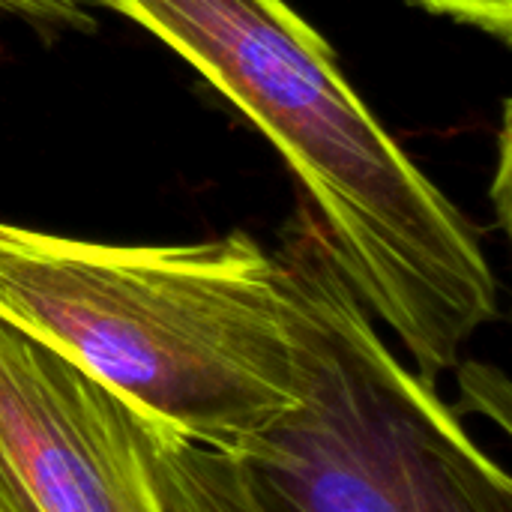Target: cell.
Listing matches in <instances>:
<instances>
[{
	"mask_svg": "<svg viewBox=\"0 0 512 512\" xmlns=\"http://www.w3.org/2000/svg\"><path fill=\"white\" fill-rule=\"evenodd\" d=\"M141 426L165 512H276L243 462L198 447L147 417Z\"/></svg>",
	"mask_w": 512,
	"mask_h": 512,
	"instance_id": "obj_5",
	"label": "cell"
},
{
	"mask_svg": "<svg viewBox=\"0 0 512 512\" xmlns=\"http://www.w3.org/2000/svg\"><path fill=\"white\" fill-rule=\"evenodd\" d=\"M276 512H512V483L384 339L336 258L318 273L297 402L240 459Z\"/></svg>",
	"mask_w": 512,
	"mask_h": 512,
	"instance_id": "obj_3",
	"label": "cell"
},
{
	"mask_svg": "<svg viewBox=\"0 0 512 512\" xmlns=\"http://www.w3.org/2000/svg\"><path fill=\"white\" fill-rule=\"evenodd\" d=\"M0 9L48 33L93 30V15L81 0H0Z\"/></svg>",
	"mask_w": 512,
	"mask_h": 512,
	"instance_id": "obj_7",
	"label": "cell"
},
{
	"mask_svg": "<svg viewBox=\"0 0 512 512\" xmlns=\"http://www.w3.org/2000/svg\"><path fill=\"white\" fill-rule=\"evenodd\" d=\"M330 255L315 216L276 249L249 231L126 246L0 219V318L141 417L240 462L297 402L300 342Z\"/></svg>",
	"mask_w": 512,
	"mask_h": 512,
	"instance_id": "obj_1",
	"label": "cell"
},
{
	"mask_svg": "<svg viewBox=\"0 0 512 512\" xmlns=\"http://www.w3.org/2000/svg\"><path fill=\"white\" fill-rule=\"evenodd\" d=\"M0 512H165L141 414L0 318Z\"/></svg>",
	"mask_w": 512,
	"mask_h": 512,
	"instance_id": "obj_4",
	"label": "cell"
},
{
	"mask_svg": "<svg viewBox=\"0 0 512 512\" xmlns=\"http://www.w3.org/2000/svg\"><path fill=\"white\" fill-rule=\"evenodd\" d=\"M153 33L234 102L312 198L330 252L432 387L501 312L471 219L399 147L285 0H81Z\"/></svg>",
	"mask_w": 512,
	"mask_h": 512,
	"instance_id": "obj_2",
	"label": "cell"
},
{
	"mask_svg": "<svg viewBox=\"0 0 512 512\" xmlns=\"http://www.w3.org/2000/svg\"><path fill=\"white\" fill-rule=\"evenodd\" d=\"M435 15L456 18L459 24H471L501 42L512 36V0H411Z\"/></svg>",
	"mask_w": 512,
	"mask_h": 512,
	"instance_id": "obj_6",
	"label": "cell"
}]
</instances>
